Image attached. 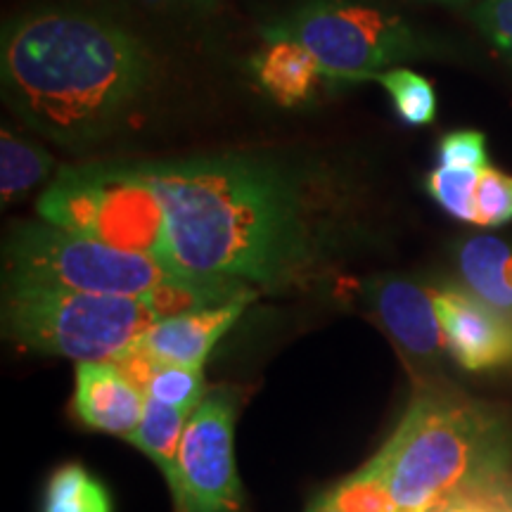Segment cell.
<instances>
[{
    "label": "cell",
    "mask_w": 512,
    "mask_h": 512,
    "mask_svg": "<svg viewBox=\"0 0 512 512\" xmlns=\"http://www.w3.org/2000/svg\"><path fill=\"white\" fill-rule=\"evenodd\" d=\"M157 190L178 271L283 285L311 261L302 192L252 155L136 162Z\"/></svg>",
    "instance_id": "cell-1"
},
{
    "label": "cell",
    "mask_w": 512,
    "mask_h": 512,
    "mask_svg": "<svg viewBox=\"0 0 512 512\" xmlns=\"http://www.w3.org/2000/svg\"><path fill=\"white\" fill-rule=\"evenodd\" d=\"M5 102L43 138L98 143L143 100L152 57L112 19L46 8L15 19L0 53Z\"/></svg>",
    "instance_id": "cell-2"
},
{
    "label": "cell",
    "mask_w": 512,
    "mask_h": 512,
    "mask_svg": "<svg viewBox=\"0 0 512 512\" xmlns=\"http://www.w3.org/2000/svg\"><path fill=\"white\" fill-rule=\"evenodd\" d=\"M394 512H441L477 496H510L503 420L467 399L427 392L382 446Z\"/></svg>",
    "instance_id": "cell-3"
},
{
    "label": "cell",
    "mask_w": 512,
    "mask_h": 512,
    "mask_svg": "<svg viewBox=\"0 0 512 512\" xmlns=\"http://www.w3.org/2000/svg\"><path fill=\"white\" fill-rule=\"evenodd\" d=\"M8 283L143 299L159 318L254 297L249 283L233 278L178 273L53 223H24L8 240Z\"/></svg>",
    "instance_id": "cell-4"
},
{
    "label": "cell",
    "mask_w": 512,
    "mask_h": 512,
    "mask_svg": "<svg viewBox=\"0 0 512 512\" xmlns=\"http://www.w3.org/2000/svg\"><path fill=\"white\" fill-rule=\"evenodd\" d=\"M38 214L57 228L150 256L178 271L162 200L136 164L62 169L38 197Z\"/></svg>",
    "instance_id": "cell-5"
},
{
    "label": "cell",
    "mask_w": 512,
    "mask_h": 512,
    "mask_svg": "<svg viewBox=\"0 0 512 512\" xmlns=\"http://www.w3.org/2000/svg\"><path fill=\"white\" fill-rule=\"evenodd\" d=\"M3 318L22 347L79 363L114 361L162 320L143 299L27 283H8Z\"/></svg>",
    "instance_id": "cell-6"
},
{
    "label": "cell",
    "mask_w": 512,
    "mask_h": 512,
    "mask_svg": "<svg viewBox=\"0 0 512 512\" xmlns=\"http://www.w3.org/2000/svg\"><path fill=\"white\" fill-rule=\"evenodd\" d=\"M275 36L309 48L325 79H368L430 53L422 34L399 12L373 0H306L266 27L264 38Z\"/></svg>",
    "instance_id": "cell-7"
},
{
    "label": "cell",
    "mask_w": 512,
    "mask_h": 512,
    "mask_svg": "<svg viewBox=\"0 0 512 512\" xmlns=\"http://www.w3.org/2000/svg\"><path fill=\"white\" fill-rule=\"evenodd\" d=\"M235 399L228 392H211L190 415L176 479L169 486L178 512H240L242 486L233 458Z\"/></svg>",
    "instance_id": "cell-8"
},
{
    "label": "cell",
    "mask_w": 512,
    "mask_h": 512,
    "mask_svg": "<svg viewBox=\"0 0 512 512\" xmlns=\"http://www.w3.org/2000/svg\"><path fill=\"white\" fill-rule=\"evenodd\" d=\"M446 351L467 370H494L512 363V316L472 290L432 292Z\"/></svg>",
    "instance_id": "cell-9"
},
{
    "label": "cell",
    "mask_w": 512,
    "mask_h": 512,
    "mask_svg": "<svg viewBox=\"0 0 512 512\" xmlns=\"http://www.w3.org/2000/svg\"><path fill=\"white\" fill-rule=\"evenodd\" d=\"M252 302L254 299L247 297L223 306H211V309L162 318L152 328H147L136 342L159 363L202 368L211 349L238 323L242 311Z\"/></svg>",
    "instance_id": "cell-10"
},
{
    "label": "cell",
    "mask_w": 512,
    "mask_h": 512,
    "mask_svg": "<svg viewBox=\"0 0 512 512\" xmlns=\"http://www.w3.org/2000/svg\"><path fill=\"white\" fill-rule=\"evenodd\" d=\"M370 292L377 318L394 342L415 361H437L446 342L432 292L403 278H384Z\"/></svg>",
    "instance_id": "cell-11"
},
{
    "label": "cell",
    "mask_w": 512,
    "mask_h": 512,
    "mask_svg": "<svg viewBox=\"0 0 512 512\" xmlns=\"http://www.w3.org/2000/svg\"><path fill=\"white\" fill-rule=\"evenodd\" d=\"M145 394L110 361H86L76 368L74 413L91 430L131 439L145 411Z\"/></svg>",
    "instance_id": "cell-12"
},
{
    "label": "cell",
    "mask_w": 512,
    "mask_h": 512,
    "mask_svg": "<svg viewBox=\"0 0 512 512\" xmlns=\"http://www.w3.org/2000/svg\"><path fill=\"white\" fill-rule=\"evenodd\" d=\"M256 86L280 107H299L313 100L320 79H325L320 62L309 48L294 38H264L249 60Z\"/></svg>",
    "instance_id": "cell-13"
},
{
    "label": "cell",
    "mask_w": 512,
    "mask_h": 512,
    "mask_svg": "<svg viewBox=\"0 0 512 512\" xmlns=\"http://www.w3.org/2000/svg\"><path fill=\"white\" fill-rule=\"evenodd\" d=\"M460 273L467 287L496 309L512 316V245L505 240L477 235L458 252Z\"/></svg>",
    "instance_id": "cell-14"
},
{
    "label": "cell",
    "mask_w": 512,
    "mask_h": 512,
    "mask_svg": "<svg viewBox=\"0 0 512 512\" xmlns=\"http://www.w3.org/2000/svg\"><path fill=\"white\" fill-rule=\"evenodd\" d=\"M195 411H183V408L166 406L155 399L145 401L143 418H140L136 432L131 434V444L138 446L147 458H152L162 470L169 486L176 479V463H178V448L185 427H188L190 415Z\"/></svg>",
    "instance_id": "cell-15"
},
{
    "label": "cell",
    "mask_w": 512,
    "mask_h": 512,
    "mask_svg": "<svg viewBox=\"0 0 512 512\" xmlns=\"http://www.w3.org/2000/svg\"><path fill=\"white\" fill-rule=\"evenodd\" d=\"M55 159L43 147L31 143L5 126L0 133V192L3 204L24 197L53 174Z\"/></svg>",
    "instance_id": "cell-16"
},
{
    "label": "cell",
    "mask_w": 512,
    "mask_h": 512,
    "mask_svg": "<svg viewBox=\"0 0 512 512\" xmlns=\"http://www.w3.org/2000/svg\"><path fill=\"white\" fill-rule=\"evenodd\" d=\"M43 512H112V498L86 467L67 463L48 479Z\"/></svg>",
    "instance_id": "cell-17"
},
{
    "label": "cell",
    "mask_w": 512,
    "mask_h": 512,
    "mask_svg": "<svg viewBox=\"0 0 512 512\" xmlns=\"http://www.w3.org/2000/svg\"><path fill=\"white\" fill-rule=\"evenodd\" d=\"M323 498L337 512H394L387 463H384L382 451L356 475L344 479L335 489L323 494Z\"/></svg>",
    "instance_id": "cell-18"
},
{
    "label": "cell",
    "mask_w": 512,
    "mask_h": 512,
    "mask_svg": "<svg viewBox=\"0 0 512 512\" xmlns=\"http://www.w3.org/2000/svg\"><path fill=\"white\" fill-rule=\"evenodd\" d=\"M380 83L394 102V110L408 126H427L437 117V93L425 76L406 67H392L368 76Z\"/></svg>",
    "instance_id": "cell-19"
},
{
    "label": "cell",
    "mask_w": 512,
    "mask_h": 512,
    "mask_svg": "<svg viewBox=\"0 0 512 512\" xmlns=\"http://www.w3.org/2000/svg\"><path fill=\"white\" fill-rule=\"evenodd\" d=\"M145 399H155L166 406L195 411L204 401V375L202 368L171 366V363H157L150 380L143 389Z\"/></svg>",
    "instance_id": "cell-20"
},
{
    "label": "cell",
    "mask_w": 512,
    "mask_h": 512,
    "mask_svg": "<svg viewBox=\"0 0 512 512\" xmlns=\"http://www.w3.org/2000/svg\"><path fill=\"white\" fill-rule=\"evenodd\" d=\"M482 171L477 169H451V166H437L427 176V192L439 202L448 214L460 221L477 223V181Z\"/></svg>",
    "instance_id": "cell-21"
},
{
    "label": "cell",
    "mask_w": 512,
    "mask_h": 512,
    "mask_svg": "<svg viewBox=\"0 0 512 512\" xmlns=\"http://www.w3.org/2000/svg\"><path fill=\"white\" fill-rule=\"evenodd\" d=\"M477 226H501L512 221V176L486 169L477 181Z\"/></svg>",
    "instance_id": "cell-22"
},
{
    "label": "cell",
    "mask_w": 512,
    "mask_h": 512,
    "mask_svg": "<svg viewBox=\"0 0 512 512\" xmlns=\"http://www.w3.org/2000/svg\"><path fill=\"white\" fill-rule=\"evenodd\" d=\"M439 164L451 169H477L484 171L489 166L486 155V138L479 131H453L441 138Z\"/></svg>",
    "instance_id": "cell-23"
},
{
    "label": "cell",
    "mask_w": 512,
    "mask_h": 512,
    "mask_svg": "<svg viewBox=\"0 0 512 512\" xmlns=\"http://www.w3.org/2000/svg\"><path fill=\"white\" fill-rule=\"evenodd\" d=\"M472 19L486 41L512 64V0H482Z\"/></svg>",
    "instance_id": "cell-24"
},
{
    "label": "cell",
    "mask_w": 512,
    "mask_h": 512,
    "mask_svg": "<svg viewBox=\"0 0 512 512\" xmlns=\"http://www.w3.org/2000/svg\"><path fill=\"white\" fill-rule=\"evenodd\" d=\"M441 512H512L510 496H477L451 503Z\"/></svg>",
    "instance_id": "cell-25"
},
{
    "label": "cell",
    "mask_w": 512,
    "mask_h": 512,
    "mask_svg": "<svg viewBox=\"0 0 512 512\" xmlns=\"http://www.w3.org/2000/svg\"><path fill=\"white\" fill-rule=\"evenodd\" d=\"M309 512H337V510H332L330 505H328V501H325L323 496L320 498H316V501L311 503V508H309Z\"/></svg>",
    "instance_id": "cell-26"
},
{
    "label": "cell",
    "mask_w": 512,
    "mask_h": 512,
    "mask_svg": "<svg viewBox=\"0 0 512 512\" xmlns=\"http://www.w3.org/2000/svg\"><path fill=\"white\" fill-rule=\"evenodd\" d=\"M434 3H456V0H434Z\"/></svg>",
    "instance_id": "cell-27"
}]
</instances>
